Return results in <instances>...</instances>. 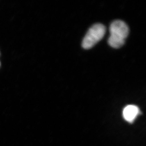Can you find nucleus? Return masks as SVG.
<instances>
[{"label":"nucleus","instance_id":"1","mask_svg":"<svg viewBox=\"0 0 146 146\" xmlns=\"http://www.w3.org/2000/svg\"><path fill=\"white\" fill-rule=\"evenodd\" d=\"M110 31L108 44L114 48H119L125 43L129 34V28L125 22L116 20L110 25Z\"/></svg>","mask_w":146,"mask_h":146},{"label":"nucleus","instance_id":"2","mask_svg":"<svg viewBox=\"0 0 146 146\" xmlns=\"http://www.w3.org/2000/svg\"><path fill=\"white\" fill-rule=\"evenodd\" d=\"M106 28L102 24H96L92 27L84 37L82 46L84 49H88L94 46L104 37Z\"/></svg>","mask_w":146,"mask_h":146},{"label":"nucleus","instance_id":"3","mask_svg":"<svg viewBox=\"0 0 146 146\" xmlns=\"http://www.w3.org/2000/svg\"><path fill=\"white\" fill-rule=\"evenodd\" d=\"M139 113V108L134 105H128L123 111V115L126 121L132 122L135 120Z\"/></svg>","mask_w":146,"mask_h":146}]
</instances>
